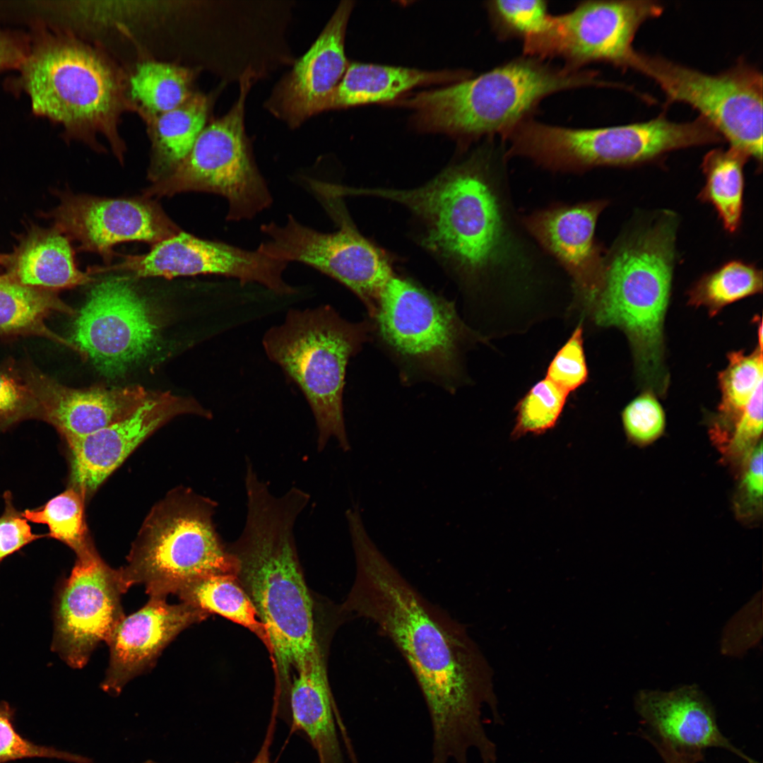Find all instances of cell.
Returning a JSON list of instances; mask_svg holds the SVG:
<instances>
[{"mask_svg": "<svg viewBox=\"0 0 763 763\" xmlns=\"http://www.w3.org/2000/svg\"><path fill=\"white\" fill-rule=\"evenodd\" d=\"M217 504L192 490L170 491L150 510L117 569L124 593L143 584L150 597L166 598L184 585L213 574L237 576V562L213 523Z\"/></svg>", "mask_w": 763, "mask_h": 763, "instance_id": "cell-8", "label": "cell"}, {"mask_svg": "<svg viewBox=\"0 0 763 763\" xmlns=\"http://www.w3.org/2000/svg\"><path fill=\"white\" fill-rule=\"evenodd\" d=\"M744 153L733 148H717L708 152L702 168L705 184L700 199L716 209L724 228L734 232L741 222L744 165L748 160Z\"/></svg>", "mask_w": 763, "mask_h": 763, "instance_id": "cell-31", "label": "cell"}, {"mask_svg": "<svg viewBox=\"0 0 763 763\" xmlns=\"http://www.w3.org/2000/svg\"><path fill=\"white\" fill-rule=\"evenodd\" d=\"M630 68L653 80L668 102L695 109L730 147L762 160L763 82L755 67L740 59L709 74L661 57L636 51Z\"/></svg>", "mask_w": 763, "mask_h": 763, "instance_id": "cell-12", "label": "cell"}, {"mask_svg": "<svg viewBox=\"0 0 763 763\" xmlns=\"http://www.w3.org/2000/svg\"><path fill=\"white\" fill-rule=\"evenodd\" d=\"M721 140L700 117L678 123L663 114L646 122L593 129L552 126L529 118L507 137L510 157L529 159L553 172L574 173L642 164L675 150Z\"/></svg>", "mask_w": 763, "mask_h": 763, "instance_id": "cell-9", "label": "cell"}, {"mask_svg": "<svg viewBox=\"0 0 763 763\" xmlns=\"http://www.w3.org/2000/svg\"><path fill=\"white\" fill-rule=\"evenodd\" d=\"M117 569L97 552L77 558L56 603L54 649L71 667L81 668L101 641L107 642L125 616Z\"/></svg>", "mask_w": 763, "mask_h": 763, "instance_id": "cell-16", "label": "cell"}, {"mask_svg": "<svg viewBox=\"0 0 763 763\" xmlns=\"http://www.w3.org/2000/svg\"><path fill=\"white\" fill-rule=\"evenodd\" d=\"M622 420L627 437L640 444L657 439L666 425L661 405L655 394L648 391L628 403L622 411Z\"/></svg>", "mask_w": 763, "mask_h": 763, "instance_id": "cell-39", "label": "cell"}, {"mask_svg": "<svg viewBox=\"0 0 763 763\" xmlns=\"http://www.w3.org/2000/svg\"><path fill=\"white\" fill-rule=\"evenodd\" d=\"M485 7L492 27L502 40L526 37L543 30L551 15L542 0L489 1Z\"/></svg>", "mask_w": 763, "mask_h": 763, "instance_id": "cell-37", "label": "cell"}, {"mask_svg": "<svg viewBox=\"0 0 763 763\" xmlns=\"http://www.w3.org/2000/svg\"><path fill=\"white\" fill-rule=\"evenodd\" d=\"M371 321L351 322L329 305L288 311L283 322L265 333L262 344L269 360L302 392L317 428V449L334 438L350 449L343 396L347 365L370 339Z\"/></svg>", "mask_w": 763, "mask_h": 763, "instance_id": "cell-7", "label": "cell"}, {"mask_svg": "<svg viewBox=\"0 0 763 763\" xmlns=\"http://www.w3.org/2000/svg\"><path fill=\"white\" fill-rule=\"evenodd\" d=\"M211 418V413L191 397L169 391L153 392L127 417L84 437L66 441L71 487L90 499L107 478L148 437L177 416Z\"/></svg>", "mask_w": 763, "mask_h": 763, "instance_id": "cell-19", "label": "cell"}, {"mask_svg": "<svg viewBox=\"0 0 763 763\" xmlns=\"http://www.w3.org/2000/svg\"><path fill=\"white\" fill-rule=\"evenodd\" d=\"M53 311L73 312L53 291L23 285L6 273L0 276V333H43L78 350L46 329L44 319Z\"/></svg>", "mask_w": 763, "mask_h": 763, "instance_id": "cell-30", "label": "cell"}, {"mask_svg": "<svg viewBox=\"0 0 763 763\" xmlns=\"http://www.w3.org/2000/svg\"><path fill=\"white\" fill-rule=\"evenodd\" d=\"M662 757L665 763H694L692 761L680 757L670 752H666L665 753H663Z\"/></svg>", "mask_w": 763, "mask_h": 763, "instance_id": "cell-46", "label": "cell"}, {"mask_svg": "<svg viewBox=\"0 0 763 763\" xmlns=\"http://www.w3.org/2000/svg\"><path fill=\"white\" fill-rule=\"evenodd\" d=\"M663 9L651 0L582 1L566 13L551 16L543 30L524 39V54L541 60L560 58L574 70L596 62L627 69L639 27Z\"/></svg>", "mask_w": 763, "mask_h": 763, "instance_id": "cell-13", "label": "cell"}, {"mask_svg": "<svg viewBox=\"0 0 763 763\" xmlns=\"http://www.w3.org/2000/svg\"><path fill=\"white\" fill-rule=\"evenodd\" d=\"M676 224L665 215L621 240L605 257L604 278L594 305L596 321L627 336L636 372L646 391L662 395L663 324L670 295Z\"/></svg>", "mask_w": 763, "mask_h": 763, "instance_id": "cell-5", "label": "cell"}, {"mask_svg": "<svg viewBox=\"0 0 763 763\" xmlns=\"http://www.w3.org/2000/svg\"><path fill=\"white\" fill-rule=\"evenodd\" d=\"M728 359V365L718 374L721 397L717 422L712 430L715 437L724 439L762 383V348L757 345L748 355L742 350L731 352Z\"/></svg>", "mask_w": 763, "mask_h": 763, "instance_id": "cell-33", "label": "cell"}, {"mask_svg": "<svg viewBox=\"0 0 763 763\" xmlns=\"http://www.w3.org/2000/svg\"><path fill=\"white\" fill-rule=\"evenodd\" d=\"M355 575L342 605L372 622L395 645L425 700L432 743L430 763H468L475 750L483 763L497 755L482 721L487 706L502 724L492 671L463 625L427 600L380 551L362 521L348 527Z\"/></svg>", "mask_w": 763, "mask_h": 763, "instance_id": "cell-1", "label": "cell"}, {"mask_svg": "<svg viewBox=\"0 0 763 763\" xmlns=\"http://www.w3.org/2000/svg\"><path fill=\"white\" fill-rule=\"evenodd\" d=\"M45 420L66 442L86 436L127 417L151 394L141 386L76 389L38 376L29 384Z\"/></svg>", "mask_w": 763, "mask_h": 763, "instance_id": "cell-24", "label": "cell"}, {"mask_svg": "<svg viewBox=\"0 0 763 763\" xmlns=\"http://www.w3.org/2000/svg\"><path fill=\"white\" fill-rule=\"evenodd\" d=\"M287 264L259 249L244 250L179 232L154 244L146 254L125 256L117 265L94 267V272L124 271L134 277L167 278L215 274L236 278L242 284L257 283L276 295L287 296L295 293L283 277Z\"/></svg>", "mask_w": 763, "mask_h": 763, "instance_id": "cell-17", "label": "cell"}, {"mask_svg": "<svg viewBox=\"0 0 763 763\" xmlns=\"http://www.w3.org/2000/svg\"><path fill=\"white\" fill-rule=\"evenodd\" d=\"M353 2L343 1L309 49L278 85L270 107L296 126L321 112L323 104L343 78L348 63L345 37Z\"/></svg>", "mask_w": 763, "mask_h": 763, "instance_id": "cell-22", "label": "cell"}, {"mask_svg": "<svg viewBox=\"0 0 763 763\" xmlns=\"http://www.w3.org/2000/svg\"><path fill=\"white\" fill-rule=\"evenodd\" d=\"M244 485V526L227 548L237 560V578L266 629L278 680L290 685L292 668L297 671L319 647L294 532L310 497L295 487L273 495L252 466L246 467Z\"/></svg>", "mask_w": 763, "mask_h": 763, "instance_id": "cell-3", "label": "cell"}, {"mask_svg": "<svg viewBox=\"0 0 763 763\" xmlns=\"http://www.w3.org/2000/svg\"><path fill=\"white\" fill-rule=\"evenodd\" d=\"M496 153L482 147L424 185L407 189L346 188L348 196L390 200L422 227V245L466 284L511 268L521 248Z\"/></svg>", "mask_w": 763, "mask_h": 763, "instance_id": "cell-2", "label": "cell"}, {"mask_svg": "<svg viewBox=\"0 0 763 763\" xmlns=\"http://www.w3.org/2000/svg\"><path fill=\"white\" fill-rule=\"evenodd\" d=\"M15 710L7 702H0V763L26 758H54L74 763H88L78 755L52 747L37 745L25 738L14 727Z\"/></svg>", "mask_w": 763, "mask_h": 763, "instance_id": "cell-38", "label": "cell"}, {"mask_svg": "<svg viewBox=\"0 0 763 763\" xmlns=\"http://www.w3.org/2000/svg\"><path fill=\"white\" fill-rule=\"evenodd\" d=\"M290 685L293 723L314 748L319 763H345L336 723L348 738L331 694L324 656L319 647Z\"/></svg>", "mask_w": 763, "mask_h": 763, "instance_id": "cell-25", "label": "cell"}, {"mask_svg": "<svg viewBox=\"0 0 763 763\" xmlns=\"http://www.w3.org/2000/svg\"><path fill=\"white\" fill-rule=\"evenodd\" d=\"M17 85L33 112L85 138L91 132L109 139L119 160L124 146L117 120L126 102L121 76L90 46L72 37L42 32L30 43Z\"/></svg>", "mask_w": 763, "mask_h": 763, "instance_id": "cell-6", "label": "cell"}, {"mask_svg": "<svg viewBox=\"0 0 763 763\" xmlns=\"http://www.w3.org/2000/svg\"><path fill=\"white\" fill-rule=\"evenodd\" d=\"M464 71H430L385 65L352 63L325 100L321 112L370 103L394 102L418 86L458 82L470 77Z\"/></svg>", "mask_w": 763, "mask_h": 763, "instance_id": "cell-27", "label": "cell"}, {"mask_svg": "<svg viewBox=\"0 0 763 763\" xmlns=\"http://www.w3.org/2000/svg\"><path fill=\"white\" fill-rule=\"evenodd\" d=\"M9 254H0V268L6 266L9 260Z\"/></svg>", "mask_w": 763, "mask_h": 763, "instance_id": "cell-48", "label": "cell"}, {"mask_svg": "<svg viewBox=\"0 0 763 763\" xmlns=\"http://www.w3.org/2000/svg\"><path fill=\"white\" fill-rule=\"evenodd\" d=\"M613 87L594 71L555 67L524 56L473 78L398 100L413 110L415 126L471 141L502 137L531 118L538 104L553 93L579 88Z\"/></svg>", "mask_w": 763, "mask_h": 763, "instance_id": "cell-4", "label": "cell"}, {"mask_svg": "<svg viewBox=\"0 0 763 763\" xmlns=\"http://www.w3.org/2000/svg\"><path fill=\"white\" fill-rule=\"evenodd\" d=\"M762 442L760 441L752 449L746 461V468L742 480V490L750 503L762 502L763 492Z\"/></svg>", "mask_w": 763, "mask_h": 763, "instance_id": "cell-45", "label": "cell"}, {"mask_svg": "<svg viewBox=\"0 0 763 763\" xmlns=\"http://www.w3.org/2000/svg\"><path fill=\"white\" fill-rule=\"evenodd\" d=\"M371 322L372 336L405 383L427 382L451 393L459 386L470 332L453 302L394 273Z\"/></svg>", "mask_w": 763, "mask_h": 763, "instance_id": "cell-10", "label": "cell"}, {"mask_svg": "<svg viewBox=\"0 0 763 763\" xmlns=\"http://www.w3.org/2000/svg\"><path fill=\"white\" fill-rule=\"evenodd\" d=\"M165 598L150 597L143 607L117 625L106 642L110 661L103 690L118 694L128 682L152 667L181 632L209 615L184 602L169 604Z\"/></svg>", "mask_w": 763, "mask_h": 763, "instance_id": "cell-21", "label": "cell"}, {"mask_svg": "<svg viewBox=\"0 0 763 763\" xmlns=\"http://www.w3.org/2000/svg\"><path fill=\"white\" fill-rule=\"evenodd\" d=\"M568 394L545 378L536 383L518 403L511 437L541 434L552 429L563 410Z\"/></svg>", "mask_w": 763, "mask_h": 763, "instance_id": "cell-36", "label": "cell"}, {"mask_svg": "<svg viewBox=\"0 0 763 763\" xmlns=\"http://www.w3.org/2000/svg\"><path fill=\"white\" fill-rule=\"evenodd\" d=\"M153 311L129 279L102 280L91 289L73 322V344L102 374H123L158 345L159 325Z\"/></svg>", "mask_w": 763, "mask_h": 763, "instance_id": "cell-15", "label": "cell"}, {"mask_svg": "<svg viewBox=\"0 0 763 763\" xmlns=\"http://www.w3.org/2000/svg\"><path fill=\"white\" fill-rule=\"evenodd\" d=\"M252 763H269L267 745H264L258 755Z\"/></svg>", "mask_w": 763, "mask_h": 763, "instance_id": "cell-47", "label": "cell"}, {"mask_svg": "<svg viewBox=\"0 0 763 763\" xmlns=\"http://www.w3.org/2000/svg\"><path fill=\"white\" fill-rule=\"evenodd\" d=\"M182 602L215 613L254 633L271 653L270 639L255 607L236 576L213 574L191 581L176 593Z\"/></svg>", "mask_w": 763, "mask_h": 763, "instance_id": "cell-29", "label": "cell"}, {"mask_svg": "<svg viewBox=\"0 0 763 763\" xmlns=\"http://www.w3.org/2000/svg\"><path fill=\"white\" fill-rule=\"evenodd\" d=\"M9 256L6 274L23 285L53 291L94 280L77 268L69 239L54 226L30 227Z\"/></svg>", "mask_w": 763, "mask_h": 763, "instance_id": "cell-26", "label": "cell"}, {"mask_svg": "<svg viewBox=\"0 0 763 763\" xmlns=\"http://www.w3.org/2000/svg\"><path fill=\"white\" fill-rule=\"evenodd\" d=\"M254 76L250 69L245 71L239 96L230 110L204 127L186 158L171 174L144 190L145 197L185 191L217 194L227 200L228 220L252 218L271 204L244 131L245 100Z\"/></svg>", "mask_w": 763, "mask_h": 763, "instance_id": "cell-11", "label": "cell"}, {"mask_svg": "<svg viewBox=\"0 0 763 763\" xmlns=\"http://www.w3.org/2000/svg\"><path fill=\"white\" fill-rule=\"evenodd\" d=\"M30 43L23 34L0 29V72L20 69L28 55Z\"/></svg>", "mask_w": 763, "mask_h": 763, "instance_id": "cell-44", "label": "cell"}, {"mask_svg": "<svg viewBox=\"0 0 763 763\" xmlns=\"http://www.w3.org/2000/svg\"><path fill=\"white\" fill-rule=\"evenodd\" d=\"M762 383L753 394L728 436L726 452L731 458L746 460L761 441L762 432Z\"/></svg>", "mask_w": 763, "mask_h": 763, "instance_id": "cell-41", "label": "cell"}, {"mask_svg": "<svg viewBox=\"0 0 763 763\" xmlns=\"http://www.w3.org/2000/svg\"><path fill=\"white\" fill-rule=\"evenodd\" d=\"M319 196L340 225L336 231L321 232L289 215L283 225L261 226L268 239L258 249L287 263H304L335 279L360 298L371 318L382 288L394 273L390 261L328 198Z\"/></svg>", "mask_w": 763, "mask_h": 763, "instance_id": "cell-14", "label": "cell"}, {"mask_svg": "<svg viewBox=\"0 0 763 763\" xmlns=\"http://www.w3.org/2000/svg\"><path fill=\"white\" fill-rule=\"evenodd\" d=\"M37 407L34 393L28 384L0 372V424H8Z\"/></svg>", "mask_w": 763, "mask_h": 763, "instance_id": "cell-42", "label": "cell"}, {"mask_svg": "<svg viewBox=\"0 0 763 763\" xmlns=\"http://www.w3.org/2000/svg\"><path fill=\"white\" fill-rule=\"evenodd\" d=\"M192 70L175 64L146 61L130 78V95L145 117L172 110L193 94Z\"/></svg>", "mask_w": 763, "mask_h": 763, "instance_id": "cell-32", "label": "cell"}, {"mask_svg": "<svg viewBox=\"0 0 763 763\" xmlns=\"http://www.w3.org/2000/svg\"><path fill=\"white\" fill-rule=\"evenodd\" d=\"M208 109V97L196 93L172 110L146 117L152 141L151 182L168 176L189 154L205 127Z\"/></svg>", "mask_w": 763, "mask_h": 763, "instance_id": "cell-28", "label": "cell"}, {"mask_svg": "<svg viewBox=\"0 0 763 763\" xmlns=\"http://www.w3.org/2000/svg\"><path fill=\"white\" fill-rule=\"evenodd\" d=\"M85 499L70 487L35 509H27L23 516L27 521L45 524L49 536L71 548L77 558L97 551L88 535L85 519Z\"/></svg>", "mask_w": 763, "mask_h": 763, "instance_id": "cell-34", "label": "cell"}, {"mask_svg": "<svg viewBox=\"0 0 763 763\" xmlns=\"http://www.w3.org/2000/svg\"><path fill=\"white\" fill-rule=\"evenodd\" d=\"M587 377L583 329L579 325L551 361L546 378L569 394L582 385Z\"/></svg>", "mask_w": 763, "mask_h": 763, "instance_id": "cell-40", "label": "cell"}, {"mask_svg": "<svg viewBox=\"0 0 763 763\" xmlns=\"http://www.w3.org/2000/svg\"><path fill=\"white\" fill-rule=\"evenodd\" d=\"M5 499V511L0 517V562L25 545L45 536L32 532L26 519L15 509L7 494Z\"/></svg>", "mask_w": 763, "mask_h": 763, "instance_id": "cell-43", "label": "cell"}, {"mask_svg": "<svg viewBox=\"0 0 763 763\" xmlns=\"http://www.w3.org/2000/svg\"><path fill=\"white\" fill-rule=\"evenodd\" d=\"M59 198V204L48 215L54 226L79 243V249L100 254L106 263L119 243L141 241L154 245L179 232L146 197L109 199L63 192Z\"/></svg>", "mask_w": 763, "mask_h": 763, "instance_id": "cell-18", "label": "cell"}, {"mask_svg": "<svg viewBox=\"0 0 763 763\" xmlns=\"http://www.w3.org/2000/svg\"><path fill=\"white\" fill-rule=\"evenodd\" d=\"M603 200L556 204L521 220L527 234L570 277L576 297L594 307L602 288L605 257L595 237Z\"/></svg>", "mask_w": 763, "mask_h": 763, "instance_id": "cell-20", "label": "cell"}, {"mask_svg": "<svg viewBox=\"0 0 763 763\" xmlns=\"http://www.w3.org/2000/svg\"><path fill=\"white\" fill-rule=\"evenodd\" d=\"M762 290V271L734 260L701 278L690 289L688 300L690 305L706 307L713 316L725 306Z\"/></svg>", "mask_w": 763, "mask_h": 763, "instance_id": "cell-35", "label": "cell"}, {"mask_svg": "<svg viewBox=\"0 0 763 763\" xmlns=\"http://www.w3.org/2000/svg\"><path fill=\"white\" fill-rule=\"evenodd\" d=\"M634 706L658 737L660 741L656 743L677 755L696 762L704 750L718 747L748 763H757L721 733L710 703L694 685L669 691L640 690L634 697Z\"/></svg>", "mask_w": 763, "mask_h": 763, "instance_id": "cell-23", "label": "cell"}]
</instances>
